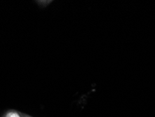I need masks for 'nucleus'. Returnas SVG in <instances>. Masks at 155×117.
<instances>
[{"label":"nucleus","mask_w":155,"mask_h":117,"mask_svg":"<svg viewBox=\"0 0 155 117\" xmlns=\"http://www.w3.org/2000/svg\"><path fill=\"white\" fill-rule=\"evenodd\" d=\"M6 117H20L16 113H9Z\"/></svg>","instance_id":"1"}]
</instances>
